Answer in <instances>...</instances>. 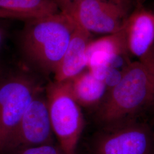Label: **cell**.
Returning a JSON list of instances; mask_svg holds the SVG:
<instances>
[{
	"label": "cell",
	"instance_id": "cell-14",
	"mask_svg": "<svg viewBox=\"0 0 154 154\" xmlns=\"http://www.w3.org/2000/svg\"><path fill=\"white\" fill-rule=\"evenodd\" d=\"M82 0H54L61 11H66L72 5Z\"/></svg>",
	"mask_w": 154,
	"mask_h": 154
},
{
	"label": "cell",
	"instance_id": "cell-7",
	"mask_svg": "<svg viewBox=\"0 0 154 154\" xmlns=\"http://www.w3.org/2000/svg\"><path fill=\"white\" fill-rule=\"evenodd\" d=\"M53 134L47 100L38 93L22 116L6 154L19 149L53 143Z\"/></svg>",
	"mask_w": 154,
	"mask_h": 154
},
{
	"label": "cell",
	"instance_id": "cell-2",
	"mask_svg": "<svg viewBox=\"0 0 154 154\" xmlns=\"http://www.w3.org/2000/svg\"><path fill=\"white\" fill-rule=\"evenodd\" d=\"M77 26L61 11L27 21L21 39L22 53L42 72L54 73Z\"/></svg>",
	"mask_w": 154,
	"mask_h": 154
},
{
	"label": "cell",
	"instance_id": "cell-10",
	"mask_svg": "<svg viewBox=\"0 0 154 154\" xmlns=\"http://www.w3.org/2000/svg\"><path fill=\"white\" fill-rule=\"evenodd\" d=\"M60 11L54 0H0V18L29 21Z\"/></svg>",
	"mask_w": 154,
	"mask_h": 154
},
{
	"label": "cell",
	"instance_id": "cell-1",
	"mask_svg": "<svg viewBox=\"0 0 154 154\" xmlns=\"http://www.w3.org/2000/svg\"><path fill=\"white\" fill-rule=\"evenodd\" d=\"M154 103V51L123 70L119 82L99 105L98 121L106 127L135 119Z\"/></svg>",
	"mask_w": 154,
	"mask_h": 154
},
{
	"label": "cell",
	"instance_id": "cell-9",
	"mask_svg": "<svg viewBox=\"0 0 154 154\" xmlns=\"http://www.w3.org/2000/svg\"><path fill=\"white\" fill-rule=\"evenodd\" d=\"M90 33L77 25L54 73L55 81H66L84 71L86 67V51L90 42Z\"/></svg>",
	"mask_w": 154,
	"mask_h": 154
},
{
	"label": "cell",
	"instance_id": "cell-5",
	"mask_svg": "<svg viewBox=\"0 0 154 154\" xmlns=\"http://www.w3.org/2000/svg\"><path fill=\"white\" fill-rule=\"evenodd\" d=\"M128 11L126 0H82L63 12L90 33L111 34L123 29Z\"/></svg>",
	"mask_w": 154,
	"mask_h": 154
},
{
	"label": "cell",
	"instance_id": "cell-3",
	"mask_svg": "<svg viewBox=\"0 0 154 154\" xmlns=\"http://www.w3.org/2000/svg\"><path fill=\"white\" fill-rule=\"evenodd\" d=\"M46 97L51 126L60 147L65 154H75L85 121L67 81L50 83Z\"/></svg>",
	"mask_w": 154,
	"mask_h": 154
},
{
	"label": "cell",
	"instance_id": "cell-6",
	"mask_svg": "<svg viewBox=\"0 0 154 154\" xmlns=\"http://www.w3.org/2000/svg\"><path fill=\"white\" fill-rule=\"evenodd\" d=\"M96 139L94 154H154V132L135 119L106 128Z\"/></svg>",
	"mask_w": 154,
	"mask_h": 154
},
{
	"label": "cell",
	"instance_id": "cell-11",
	"mask_svg": "<svg viewBox=\"0 0 154 154\" xmlns=\"http://www.w3.org/2000/svg\"><path fill=\"white\" fill-rule=\"evenodd\" d=\"M67 81L73 98L78 105L85 107L100 105L107 91L105 83L88 70L83 71Z\"/></svg>",
	"mask_w": 154,
	"mask_h": 154
},
{
	"label": "cell",
	"instance_id": "cell-8",
	"mask_svg": "<svg viewBox=\"0 0 154 154\" xmlns=\"http://www.w3.org/2000/svg\"><path fill=\"white\" fill-rule=\"evenodd\" d=\"M128 52L138 59L151 53L154 46V13L144 9L134 11L124 25Z\"/></svg>",
	"mask_w": 154,
	"mask_h": 154
},
{
	"label": "cell",
	"instance_id": "cell-13",
	"mask_svg": "<svg viewBox=\"0 0 154 154\" xmlns=\"http://www.w3.org/2000/svg\"><path fill=\"white\" fill-rule=\"evenodd\" d=\"M9 154H65L60 146L53 143L45 144L19 149Z\"/></svg>",
	"mask_w": 154,
	"mask_h": 154
},
{
	"label": "cell",
	"instance_id": "cell-12",
	"mask_svg": "<svg viewBox=\"0 0 154 154\" xmlns=\"http://www.w3.org/2000/svg\"><path fill=\"white\" fill-rule=\"evenodd\" d=\"M123 28L119 32L90 41L86 51V61L105 62L108 65L112 58L128 54Z\"/></svg>",
	"mask_w": 154,
	"mask_h": 154
},
{
	"label": "cell",
	"instance_id": "cell-4",
	"mask_svg": "<svg viewBox=\"0 0 154 154\" xmlns=\"http://www.w3.org/2000/svg\"><path fill=\"white\" fill-rule=\"evenodd\" d=\"M38 84L23 73L0 78V154H6L22 116L39 93Z\"/></svg>",
	"mask_w": 154,
	"mask_h": 154
},
{
	"label": "cell",
	"instance_id": "cell-15",
	"mask_svg": "<svg viewBox=\"0 0 154 154\" xmlns=\"http://www.w3.org/2000/svg\"><path fill=\"white\" fill-rule=\"evenodd\" d=\"M153 50H154V49H153Z\"/></svg>",
	"mask_w": 154,
	"mask_h": 154
}]
</instances>
